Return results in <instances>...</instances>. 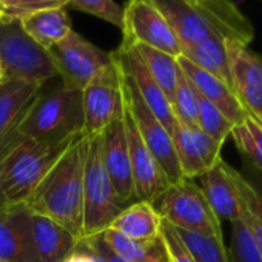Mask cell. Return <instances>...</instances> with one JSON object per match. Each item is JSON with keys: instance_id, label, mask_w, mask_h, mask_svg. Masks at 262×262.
Masks as SVG:
<instances>
[{"instance_id": "16", "label": "cell", "mask_w": 262, "mask_h": 262, "mask_svg": "<svg viewBox=\"0 0 262 262\" xmlns=\"http://www.w3.org/2000/svg\"><path fill=\"white\" fill-rule=\"evenodd\" d=\"M116 60L122 67V70L128 74V77L133 80L139 96L145 102V105L151 110V113L161 120V123L168 129V133L173 135L174 128L178 126V122L171 111V103L161 90V86L156 83V80L151 77L150 71L131 47H119L114 53Z\"/></svg>"}, {"instance_id": "19", "label": "cell", "mask_w": 262, "mask_h": 262, "mask_svg": "<svg viewBox=\"0 0 262 262\" xmlns=\"http://www.w3.org/2000/svg\"><path fill=\"white\" fill-rule=\"evenodd\" d=\"M236 173L237 171L231 165L221 159L211 170L199 178V187L221 222H233L241 216Z\"/></svg>"}, {"instance_id": "13", "label": "cell", "mask_w": 262, "mask_h": 262, "mask_svg": "<svg viewBox=\"0 0 262 262\" xmlns=\"http://www.w3.org/2000/svg\"><path fill=\"white\" fill-rule=\"evenodd\" d=\"M233 91L254 117L262 120V54L248 47L225 40Z\"/></svg>"}, {"instance_id": "31", "label": "cell", "mask_w": 262, "mask_h": 262, "mask_svg": "<svg viewBox=\"0 0 262 262\" xmlns=\"http://www.w3.org/2000/svg\"><path fill=\"white\" fill-rule=\"evenodd\" d=\"M234 123L228 120L213 103L202 99L199 96V116H198V128L202 133L208 135L214 141L224 144L233 129Z\"/></svg>"}, {"instance_id": "14", "label": "cell", "mask_w": 262, "mask_h": 262, "mask_svg": "<svg viewBox=\"0 0 262 262\" xmlns=\"http://www.w3.org/2000/svg\"><path fill=\"white\" fill-rule=\"evenodd\" d=\"M171 138L182 176L187 179H199L222 159L221 150L224 144L202 133L199 128L178 125Z\"/></svg>"}, {"instance_id": "25", "label": "cell", "mask_w": 262, "mask_h": 262, "mask_svg": "<svg viewBox=\"0 0 262 262\" xmlns=\"http://www.w3.org/2000/svg\"><path fill=\"white\" fill-rule=\"evenodd\" d=\"M131 48H135V51L138 53L147 70L150 71L151 77L156 80V83L161 86V90L164 91V94L171 103L181 76L178 57H173L167 53L150 48L147 45H133Z\"/></svg>"}, {"instance_id": "4", "label": "cell", "mask_w": 262, "mask_h": 262, "mask_svg": "<svg viewBox=\"0 0 262 262\" xmlns=\"http://www.w3.org/2000/svg\"><path fill=\"white\" fill-rule=\"evenodd\" d=\"M80 135L50 144L24 138L4 167L2 188L8 205L24 204Z\"/></svg>"}, {"instance_id": "30", "label": "cell", "mask_w": 262, "mask_h": 262, "mask_svg": "<svg viewBox=\"0 0 262 262\" xmlns=\"http://www.w3.org/2000/svg\"><path fill=\"white\" fill-rule=\"evenodd\" d=\"M171 111L178 125L185 128H198L199 116V94L181 71L176 93L171 102Z\"/></svg>"}, {"instance_id": "5", "label": "cell", "mask_w": 262, "mask_h": 262, "mask_svg": "<svg viewBox=\"0 0 262 262\" xmlns=\"http://www.w3.org/2000/svg\"><path fill=\"white\" fill-rule=\"evenodd\" d=\"M128 207L116 193L102 155V133L88 138L83 168V239L103 233Z\"/></svg>"}, {"instance_id": "29", "label": "cell", "mask_w": 262, "mask_h": 262, "mask_svg": "<svg viewBox=\"0 0 262 262\" xmlns=\"http://www.w3.org/2000/svg\"><path fill=\"white\" fill-rule=\"evenodd\" d=\"M176 230L196 262H231L224 241L194 231Z\"/></svg>"}, {"instance_id": "40", "label": "cell", "mask_w": 262, "mask_h": 262, "mask_svg": "<svg viewBox=\"0 0 262 262\" xmlns=\"http://www.w3.org/2000/svg\"><path fill=\"white\" fill-rule=\"evenodd\" d=\"M0 20H2V16H0Z\"/></svg>"}, {"instance_id": "24", "label": "cell", "mask_w": 262, "mask_h": 262, "mask_svg": "<svg viewBox=\"0 0 262 262\" xmlns=\"http://www.w3.org/2000/svg\"><path fill=\"white\" fill-rule=\"evenodd\" d=\"M181 56H184L198 68L217 77L219 80H222L233 90L227 45H225V40L221 39L219 36H210L182 50Z\"/></svg>"}, {"instance_id": "26", "label": "cell", "mask_w": 262, "mask_h": 262, "mask_svg": "<svg viewBox=\"0 0 262 262\" xmlns=\"http://www.w3.org/2000/svg\"><path fill=\"white\" fill-rule=\"evenodd\" d=\"M100 234L110 248L126 262H167L161 237L156 241H133L111 228Z\"/></svg>"}, {"instance_id": "23", "label": "cell", "mask_w": 262, "mask_h": 262, "mask_svg": "<svg viewBox=\"0 0 262 262\" xmlns=\"http://www.w3.org/2000/svg\"><path fill=\"white\" fill-rule=\"evenodd\" d=\"M40 88V83L20 79H4L0 82V136L25 114Z\"/></svg>"}, {"instance_id": "2", "label": "cell", "mask_w": 262, "mask_h": 262, "mask_svg": "<svg viewBox=\"0 0 262 262\" xmlns=\"http://www.w3.org/2000/svg\"><path fill=\"white\" fill-rule=\"evenodd\" d=\"M176 34L181 50L210 36L234 40L245 47L254 39V28L231 0H151Z\"/></svg>"}, {"instance_id": "34", "label": "cell", "mask_w": 262, "mask_h": 262, "mask_svg": "<svg viewBox=\"0 0 262 262\" xmlns=\"http://www.w3.org/2000/svg\"><path fill=\"white\" fill-rule=\"evenodd\" d=\"M68 8L96 16L114 27H122V7L114 0H68Z\"/></svg>"}, {"instance_id": "37", "label": "cell", "mask_w": 262, "mask_h": 262, "mask_svg": "<svg viewBox=\"0 0 262 262\" xmlns=\"http://www.w3.org/2000/svg\"><path fill=\"white\" fill-rule=\"evenodd\" d=\"M83 242H85L90 248H93L96 253H99L106 262H126V260H123L120 256H117V254L110 248V245L105 242V239L102 237V234H96V236L86 237V239H83Z\"/></svg>"}, {"instance_id": "11", "label": "cell", "mask_w": 262, "mask_h": 262, "mask_svg": "<svg viewBox=\"0 0 262 262\" xmlns=\"http://www.w3.org/2000/svg\"><path fill=\"white\" fill-rule=\"evenodd\" d=\"M48 53L62 77V85L79 91L113 59L111 53L97 48L76 31L51 47Z\"/></svg>"}, {"instance_id": "32", "label": "cell", "mask_w": 262, "mask_h": 262, "mask_svg": "<svg viewBox=\"0 0 262 262\" xmlns=\"http://www.w3.org/2000/svg\"><path fill=\"white\" fill-rule=\"evenodd\" d=\"M231 224V247H230V260L231 262H262V256L257 250V245L250 233L242 216H239Z\"/></svg>"}, {"instance_id": "33", "label": "cell", "mask_w": 262, "mask_h": 262, "mask_svg": "<svg viewBox=\"0 0 262 262\" xmlns=\"http://www.w3.org/2000/svg\"><path fill=\"white\" fill-rule=\"evenodd\" d=\"M68 8V0H0L2 19H22L31 13L48 8Z\"/></svg>"}, {"instance_id": "7", "label": "cell", "mask_w": 262, "mask_h": 262, "mask_svg": "<svg viewBox=\"0 0 262 262\" xmlns=\"http://www.w3.org/2000/svg\"><path fill=\"white\" fill-rule=\"evenodd\" d=\"M155 207L162 219L174 228L194 231L224 241L222 224L213 213L194 179L182 178L176 184L170 185Z\"/></svg>"}, {"instance_id": "22", "label": "cell", "mask_w": 262, "mask_h": 262, "mask_svg": "<svg viewBox=\"0 0 262 262\" xmlns=\"http://www.w3.org/2000/svg\"><path fill=\"white\" fill-rule=\"evenodd\" d=\"M19 20L25 33L47 50L54 47L73 31L71 17L65 7L40 10Z\"/></svg>"}, {"instance_id": "35", "label": "cell", "mask_w": 262, "mask_h": 262, "mask_svg": "<svg viewBox=\"0 0 262 262\" xmlns=\"http://www.w3.org/2000/svg\"><path fill=\"white\" fill-rule=\"evenodd\" d=\"M161 241L165 250L167 262H196L185 244L182 242L178 230L167 221H162Z\"/></svg>"}, {"instance_id": "20", "label": "cell", "mask_w": 262, "mask_h": 262, "mask_svg": "<svg viewBox=\"0 0 262 262\" xmlns=\"http://www.w3.org/2000/svg\"><path fill=\"white\" fill-rule=\"evenodd\" d=\"M31 234L39 262H63L79 241L53 219L31 213Z\"/></svg>"}, {"instance_id": "28", "label": "cell", "mask_w": 262, "mask_h": 262, "mask_svg": "<svg viewBox=\"0 0 262 262\" xmlns=\"http://www.w3.org/2000/svg\"><path fill=\"white\" fill-rule=\"evenodd\" d=\"M230 136L237 150L262 170V120L248 113L242 122L233 126Z\"/></svg>"}, {"instance_id": "17", "label": "cell", "mask_w": 262, "mask_h": 262, "mask_svg": "<svg viewBox=\"0 0 262 262\" xmlns=\"http://www.w3.org/2000/svg\"><path fill=\"white\" fill-rule=\"evenodd\" d=\"M0 259L39 262L31 234V211L24 204L0 211Z\"/></svg>"}, {"instance_id": "6", "label": "cell", "mask_w": 262, "mask_h": 262, "mask_svg": "<svg viewBox=\"0 0 262 262\" xmlns=\"http://www.w3.org/2000/svg\"><path fill=\"white\" fill-rule=\"evenodd\" d=\"M0 63L4 79L43 85L59 76L48 50L25 33L19 19L0 20Z\"/></svg>"}, {"instance_id": "18", "label": "cell", "mask_w": 262, "mask_h": 262, "mask_svg": "<svg viewBox=\"0 0 262 262\" xmlns=\"http://www.w3.org/2000/svg\"><path fill=\"white\" fill-rule=\"evenodd\" d=\"M178 63H179V68L184 73V76L188 79V82L196 90V93L202 99L213 103L228 120H231L234 125H237L239 122H242L245 119L248 111L245 110V106L242 105V102L239 100L236 93L227 83H224L217 77L211 76L210 73L198 68L190 60H187L184 56L178 57Z\"/></svg>"}, {"instance_id": "38", "label": "cell", "mask_w": 262, "mask_h": 262, "mask_svg": "<svg viewBox=\"0 0 262 262\" xmlns=\"http://www.w3.org/2000/svg\"><path fill=\"white\" fill-rule=\"evenodd\" d=\"M63 262H96V260H94L91 251L82 242H79L77 248Z\"/></svg>"}, {"instance_id": "3", "label": "cell", "mask_w": 262, "mask_h": 262, "mask_svg": "<svg viewBox=\"0 0 262 262\" xmlns=\"http://www.w3.org/2000/svg\"><path fill=\"white\" fill-rule=\"evenodd\" d=\"M83 129L82 91L57 86L39 93L19 123L20 135L42 144L70 139Z\"/></svg>"}, {"instance_id": "1", "label": "cell", "mask_w": 262, "mask_h": 262, "mask_svg": "<svg viewBox=\"0 0 262 262\" xmlns=\"http://www.w3.org/2000/svg\"><path fill=\"white\" fill-rule=\"evenodd\" d=\"M88 138L80 135L24 205L67 228L83 241V168Z\"/></svg>"}, {"instance_id": "15", "label": "cell", "mask_w": 262, "mask_h": 262, "mask_svg": "<svg viewBox=\"0 0 262 262\" xmlns=\"http://www.w3.org/2000/svg\"><path fill=\"white\" fill-rule=\"evenodd\" d=\"M102 155L105 168L108 171V176L117 196L129 205L133 202V199H136V196L133 174H131L123 113L102 131Z\"/></svg>"}, {"instance_id": "9", "label": "cell", "mask_w": 262, "mask_h": 262, "mask_svg": "<svg viewBox=\"0 0 262 262\" xmlns=\"http://www.w3.org/2000/svg\"><path fill=\"white\" fill-rule=\"evenodd\" d=\"M111 62L103 67L82 90L83 129L86 138L102 131L123 113V90L119 65L111 53Z\"/></svg>"}, {"instance_id": "36", "label": "cell", "mask_w": 262, "mask_h": 262, "mask_svg": "<svg viewBox=\"0 0 262 262\" xmlns=\"http://www.w3.org/2000/svg\"><path fill=\"white\" fill-rule=\"evenodd\" d=\"M28 110V108H27ZM27 114V111H25ZM24 114V116H25ZM24 116L7 131V133H4L2 136H0V211L5 210L8 205L5 196H4V188H2V176H4V167H5V162L8 159V156L14 151V148L24 141L25 136L20 135V131H19V123L20 120L24 119Z\"/></svg>"}, {"instance_id": "39", "label": "cell", "mask_w": 262, "mask_h": 262, "mask_svg": "<svg viewBox=\"0 0 262 262\" xmlns=\"http://www.w3.org/2000/svg\"><path fill=\"white\" fill-rule=\"evenodd\" d=\"M4 80V71H2V63H0V82Z\"/></svg>"}, {"instance_id": "12", "label": "cell", "mask_w": 262, "mask_h": 262, "mask_svg": "<svg viewBox=\"0 0 262 262\" xmlns=\"http://www.w3.org/2000/svg\"><path fill=\"white\" fill-rule=\"evenodd\" d=\"M123 123L128 141L129 162H131V174H133L135 196L136 201H145L150 204H156L159 198L170 188V181L165 176L164 170L150 153L147 145L144 144L138 126L131 117L125 100H123Z\"/></svg>"}, {"instance_id": "21", "label": "cell", "mask_w": 262, "mask_h": 262, "mask_svg": "<svg viewBox=\"0 0 262 262\" xmlns=\"http://www.w3.org/2000/svg\"><path fill=\"white\" fill-rule=\"evenodd\" d=\"M162 221L153 204L135 201L119 213L110 228L133 241H156L161 237Z\"/></svg>"}, {"instance_id": "8", "label": "cell", "mask_w": 262, "mask_h": 262, "mask_svg": "<svg viewBox=\"0 0 262 262\" xmlns=\"http://www.w3.org/2000/svg\"><path fill=\"white\" fill-rule=\"evenodd\" d=\"M117 65H119V62H117ZM119 70H120V77H122V90H123L125 105L138 126V131H139L144 144L147 145L150 153L155 156V159L164 170L165 176L168 178L170 184L173 185L184 178L179 162H178L173 138L168 133V129L161 123V120L145 105V102L139 96L133 80L128 77V74L122 70L120 65H119Z\"/></svg>"}, {"instance_id": "27", "label": "cell", "mask_w": 262, "mask_h": 262, "mask_svg": "<svg viewBox=\"0 0 262 262\" xmlns=\"http://www.w3.org/2000/svg\"><path fill=\"white\" fill-rule=\"evenodd\" d=\"M236 188L239 199V211L262 256V196L260 193L237 171Z\"/></svg>"}, {"instance_id": "10", "label": "cell", "mask_w": 262, "mask_h": 262, "mask_svg": "<svg viewBox=\"0 0 262 262\" xmlns=\"http://www.w3.org/2000/svg\"><path fill=\"white\" fill-rule=\"evenodd\" d=\"M122 47L147 45L173 57L182 54L181 43L151 0H128L122 7Z\"/></svg>"}]
</instances>
